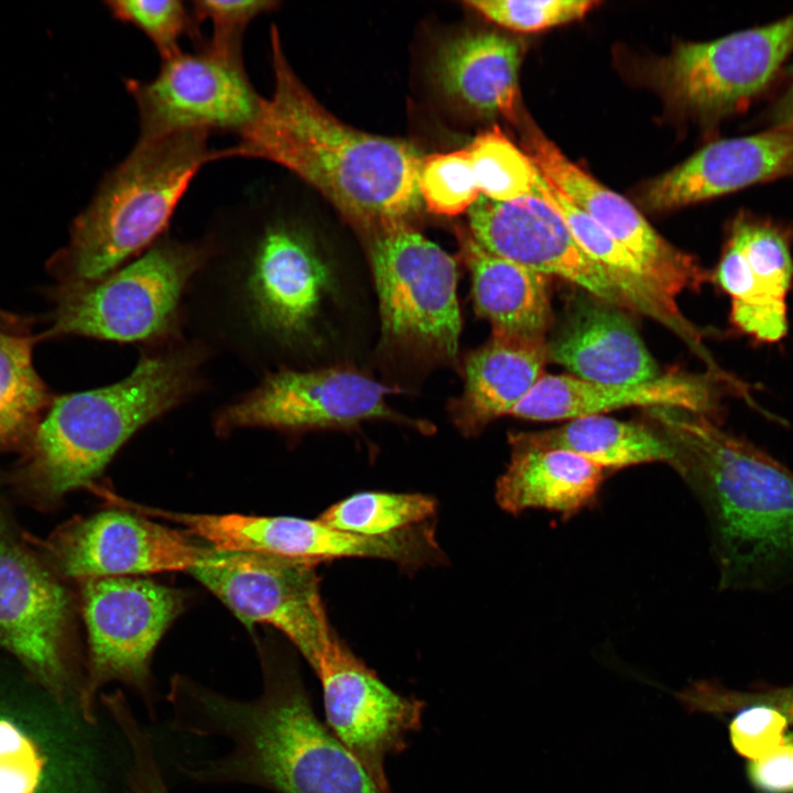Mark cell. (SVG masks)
<instances>
[{
    "label": "cell",
    "mask_w": 793,
    "mask_h": 793,
    "mask_svg": "<svg viewBox=\"0 0 793 793\" xmlns=\"http://www.w3.org/2000/svg\"><path fill=\"white\" fill-rule=\"evenodd\" d=\"M368 235L385 341L432 360L455 359L461 319L454 258L408 222Z\"/></svg>",
    "instance_id": "obj_9"
},
{
    "label": "cell",
    "mask_w": 793,
    "mask_h": 793,
    "mask_svg": "<svg viewBox=\"0 0 793 793\" xmlns=\"http://www.w3.org/2000/svg\"><path fill=\"white\" fill-rule=\"evenodd\" d=\"M520 63L518 42L493 32L467 33L441 47L435 72L443 91L458 105L515 122Z\"/></svg>",
    "instance_id": "obj_27"
},
{
    "label": "cell",
    "mask_w": 793,
    "mask_h": 793,
    "mask_svg": "<svg viewBox=\"0 0 793 793\" xmlns=\"http://www.w3.org/2000/svg\"><path fill=\"white\" fill-rule=\"evenodd\" d=\"M208 133L189 131L138 141L75 218L68 243L52 259L59 285L90 282L133 260L166 232L197 172L224 159Z\"/></svg>",
    "instance_id": "obj_5"
},
{
    "label": "cell",
    "mask_w": 793,
    "mask_h": 793,
    "mask_svg": "<svg viewBox=\"0 0 793 793\" xmlns=\"http://www.w3.org/2000/svg\"><path fill=\"white\" fill-rule=\"evenodd\" d=\"M205 236L208 254L182 307L184 333L261 374L308 337L327 270L300 228L254 207Z\"/></svg>",
    "instance_id": "obj_1"
},
{
    "label": "cell",
    "mask_w": 793,
    "mask_h": 793,
    "mask_svg": "<svg viewBox=\"0 0 793 793\" xmlns=\"http://www.w3.org/2000/svg\"><path fill=\"white\" fill-rule=\"evenodd\" d=\"M650 415L711 515L724 585L759 587L790 567L793 472L710 417L673 408Z\"/></svg>",
    "instance_id": "obj_3"
},
{
    "label": "cell",
    "mask_w": 793,
    "mask_h": 793,
    "mask_svg": "<svg viewBox=\"0 0 793 793\" xmlns=\"http://www.w3.org/2000/svg\"><path fill=\"white\" fill-rule=\"evenodd\" d=\"M456 235L470 272L475 309L490 323L492 334L546 340L550 276L489 252L465 228Z\"/></svg>",
    "instance_id": "obj_26"
},
{
    "label": "cell",
    "mask_w": 793,
    "mask_h": 793,
    "mask_svg": "<svg viewBox=\"0 0 793 793\" xmlns=\"http://www.w3.org/2000/svg\"><path fill=\"white\" fill-rule=\"evenodd\" d=\"M546 348L547 359L586 381L632 384L661 374L624 311L583 290Z\"/></svg>",
    "instance_id": "obj_23"
},
{
    "label": "cell",
    "mask_w": 793,
    "mask_h": 793,
    "mask_svg": "<svg viewBox=\"0 0 793 793\" xmlns=\"http://www.w3.org/2000/svg\"><path fill=\"white\" fill-rule=\"evenodd\" d=\"M748 775L761 793H793V739L750 761Z\"/></svg>",
    "instance_id": "obj_41"
},
{
    "label": "cell",
    "mask_w": 793,
    "mask_h": 793,
    "mask_svg": "<svg viewBox=\"0 0 793 793\" xmlns=\"http://www.w3.org/2000/svg\"><path fill=\"white\" fill-rule=\"evenodd\" d=\"M468 231L489 252L560 276L623 311L647 315L683 339L692 333L675 301L633 283L587 254L561 214L534 188L509 202L480 196L468 209Z\"/></svg>",
    "instance_id": "obj_8"
},
{
    "label": "cell",
    "mask_w": 793,
    "mask_h": 793,
    "mask_svg": "<svg viewBox=\"0 0 793 793\" xmlns=\"http://www.w3.org/2000/svg\"><path fill=\"white\" fill-rule=\"evenodd\" d=\"M510 447L563 449L604 469L643 463H667L678 469L675 446L656 428L605 415H589L541 432L509 435Z\"/></svg>",
    "instance_id": "obj_29"
},
{
    "label": "cell",
    "mask_w": 793,
    "mask_h": 793,
    "mask_svg": "<svg viewBox=\"0 0 793 793\" xmlns=\"http://www.w3.org/2000/svg\"><path fill=\"white\" fill-rule=\"evenodd\" d=\"M523 145L537 172L624 247L663 295L675 301L708 280L693 256L667 242L633 205L575 165L534 126L528 127Z\"/></svg>",
    "instance_id": "obj_17"
},
{
    "label": "cell",
    "mask_w": 793,
    "mask_h": 793,
    "mask_svg": "<svg viewBox=\"0 0 793 793\" xmlns=\"http://www.w3.org/2000/svg\"><path fill=\"white\" fill-rule=\"evenodd\" d=\"M47 400L26 337L0 332V449L32 437Z\"/></svg>",
    "instance_id": "obj_30"
},
{
    "label": "cell",
    "mask_w": 793,
    "mask_h": 793,
    "mask_svg": "<svg viewBox=\"0 0 793 793\" xmlns=\"http://www.w3.org/2000/svg\"><path fill=\"white\" fill-rule=\"evenodd\" d=\"M256 543L263 553L316 563L377 558L416 571L446 561L430 522L383 536H365L332 528L319 519L264 515L256 529Z\"/></svg>",
    "instance_id": "obj_24"
},
{
    "label": "cell",
    "mask_w": 793,
    "mask_h": 793,
    "mask_svg": "<svg viewBox=\"0 0 793 793\" xmlns=\"http://www.w3.org/2000/svg\"><path fill=\"white\" fill-rule=\"evenodd\" d=\"M140 123L138 141L189 131H230L239 135L256 120L263 98L251 85L241 56L226 55L204 42L196 53L162 59L148 82L124 80Z\"/></svg>",
    "instance_id": "obj_12"
},
{
    "label": "cell",
    "mask_w": 793,
    "mask_h": 793,
    "mask_svg": "<svg viewBox=\"0 0 793 793\" xmlns=\"http://www.w3.org/2000/svg\"><path fill=\"white\" fill-rule=\"evenodd\" d=\"M397 391L351 368H280L219 406L211 422L220 436L241 428L301 433L378 419L422 426L390 408L387 399Z\"/></svg>",
    "instance_id": "obj_10"
},
{
    "label": "cell",
    "mask_w": 793,
    "mask_h": 793,
    "mask_svg": "<svg viewBox=\"0 0 793 793\" xmlns=\"http://www.w3.org/2000/svg\"><path fill=\"white\" fill-rule=\"evenodd\" d=\"M63 585L22 550L0 542V647L62 702L73 693Z\"/></svg>",
    "instance_id": "obj_16"
},
{
    "label": "cell",
    "mask_w": 793,
    "mask_h": 793,
    "mask_svg": "<svg viewBox=\"0 0 793 793\" xmlns=\"http://www.w3.org/2000/svg\"><path fill=\"white\" fill-rule=\"evenodd\" d=\"M420 196L434 214L459 215L481 196L468 150L423 156L419 175Z\"/></svg>",
    "instance_id": "obj_34"
},
{
    "label": "cell",
    "mask_w": 793,
    "mask_h": 793,
    "mask_svg": "<svg viewBox=\"0 0 793 793\" xmlns=\"http://www.w3.org/2000/svg\"><path fill=\"white\" fill-rule=\"evenodd\" d=\"M464 3L517 32H534L575 21L599 4L594 0H469Z\"/></svg>",
    "instance_id": "obj_36"
},
{
    "label": "cell",
    "mask_w": 793,
    "mask_h": 793,
    "mask_svg": "<svg viewBox=\"0 0 793 793\" xmlns=\"http://www.w3.org/2000/svg\"><path fill=\"white\" fill-rule=\"evenodd\" d=\"M330 732L389 793L384 761L420 729L424 704L403 696L368 667L334 631L315 669Z\"/></svg>",
    "instance_id": "obj_15"
},
{
    "label": "cell",
    "mask_w": 793,
    "mask_h": 793,
    "mask_svg": "<svg viewBox=\"0 0 793 793\" xmlns=\"http://www.w3.org/2000/svg\"><path fill=\"white\" fill-rule=\"evenodd\" d=\"M274 89L226 157L279 164L319 192L367 233L408 222L421 202L423 156L403 140L355 129L330 113L290 65L275 25L270 30Z\"/></svg>",
    "instance_id": "obj_2"
},
{
    "label": "cell",
    "mask_w": 793,
    "mask_h": 793,
    "mask_svg": "<svg viewBox=\"0 0 793 793\" xmlns=\"http://www.w3.org/2000/svg\"><path fill=\"white\" fill-rule=\"evenodd\" d=\"M606 469L567 450L511 447L496 484V501L512 514L541 508L569 518L590 506Z\"/></svg>",
    "instance_id": "obj_28"
},
{
    "label": "cell",
    "mask_w": 793,
    "mask_h": 793,
    "mask_svg": "<svg viewBox=\"0 0 793 793\" xmlns=\"http://www.w3.org/2000/svg\"><path fill=\"white\" fill-rule=\"evenodd\" d=\"M630 406L673 408L711 419L718 393L713 378L706 374L669 372L632 384L543 374L510 415L530 421H569Z\"/></svg>",
    "instance_id": "obj_22"
},
{
    "label": "cell",
    "mask_w": 793,
    "mask_h": 793,
    "mask_svg": "<svg viewBox=\"0 0 793 793\" xmlns=\"http://www.w3.org/2000/svg\"><path fill=\"white\" fill-rule=\"evenodd\" d=\"M215 355L181 334L140 347L122 379L54 400L32 435L28 484L47 498L88 487L138 431L200 394Z\"/></svg>",
    "instance_id": "obj_4"
},
{
    "label": "cell",
    "mask_w": 793,
    "mask_h": 793,
    "mask_svg": "<svg viewBox=\"0 0 793 793\" xmlns=\"http://www.w3.org/2000/svg\"><path fill=\"white\" fill-rule=\"evenodd\" d=\"M437 501L423 493L363 491L328 507L319 514L325 524L365 536H383L428 522Z\"/></svg>",
    "instance_id": "obj_31"
},
{
    "label": "cell",
    "mask_w": 793,
    "mask_h": 793,
    "mask_svg": "<svg viewBox=\"0 0 793 793\" xmlns=\"http://www.w3.org/2000/svg\"><path fill=\"white\" fill-rule=\"evenodd\" d=\"M534 191L561 214L572 236L587 254L633 283L661 293L652 285L639 261L624 247L572 204L539 172Z\"/></svg>",
    "instance_id": "obj_33"
},
{
    "label": "cell",
    "mask_w": 793,
    "mask_h": 793,
    "mask_svg": "<svg viewBox=\"0 0 793 793\" xmlns=\"http://www.w3.org/2000/svg\"><path fill=\"white\" fill-rule=\"evenodd\" d=\"M775 124L793 134V70L789 84L775 107Z\"/></svg>",
    "instance_id": "obj_42"
},
{
    "label": "cell",
    "mask_w": 793,
    "mask_h": 793,
    "mask_svg": "<svg viewBox=\"0 0 793 793\" xmlns=\"http://www.w3.org/2000/svg\"><path fill=\"white\" fill-rule=\"evenodd\" d=\"M51 714L0 698V793H96L89 748Z\"/></svg>",
    "instance_id": "obj_20"
},
{
    "label": "cell",
    "mask_w": 793,
    "mask_h": 793,
    "mask_svg": "<svg viewBox=\"0 0 793 793\" xmlns=\"http://www.w3.org/2000/svg\"><path fill=\"white\" fill-rule=\"evenodd\" d=\"M681 702L691 710L711 714L729 713L753 705H764L779 710L789 724H793V685L739 692L709 682H697L678 694Z\"/></svg>",
    "instance_id": "obj_38"
},
{
    "label": "cell",
    "mask_w": 793,
    "mask_h": 793,
    "mask_svg": "<svg viewBox=\"0 0 793 793\" xmlns=\"http://www.w3.org/2000/svg\"><path fill=\"white\" fill-rule=\"evenodd\" d=\"M276 6L279 2L271 0L191 2L196 23L207 20L211 23V39L205 44L216 52L233 56H241V40L249 23Z\"/></svg>",
    "instance_id": "obj_37"
},
{
    "label": "cell",
    "mask_w": 793,
    "mask_h": 793,
    "mask_svg": "<svg viewBox=\"0 0 793 793\" xmlns=\"http://www.w3.org/2000/svg\"><path fill=\"white\" fill-rule=\"evenodd\" d=\"M316 562L216 550L189 573L248 627L270 624L315 671L334 630L321 596Z\"/></svg>",
    "instance_id": "obj_11"
},
{
    "label": "cell",
    "mask_w": 793,
    "mask_h": 793,
    "mask_svg": "<svg viewBox=\"0 0 793 793\" xmlns=\"http://www.w3.org/2000/svg\"><path fill=\"white\" fill-rule=\"evenodd\" d=\"M207 254L205 237L184 240L165 233L100 279L59 285L51 333L140 347L184 334L183 301Z\"/></svg>",
    "instance_id": "obj_7"
},
{
    "label": "cell",
    "mask_w": 793,
    "mask_h": 793,
    "mask_svg": "<svg viewBox=\"0 0 793 793\" xmlns=\"http://www.w3.org/2000/svg\"><path fill=\"white\" fill-rule=\"evenodd\" d=\"M123 736L130 752L128 784L132 793H169L149 735L132 726Z\"/></svg>",
    "instance_id": "obj_40"
},
{
    "label": "cell",
    "mask_w": 793,
    "mask_h": 793,
    "mask_svg": "<svg viewBox=\"0 0 793 793\" xmlns=\"http://www.w3.org/2000/svg\"><path fill=\"white\" fill-rule=\"evenodd\" d=\"M111 15L131 24L145 34L156 47L162 59L178 52L180 39L191 35L197 39L192 7L180 0H110L105 3Z\"/></svg>",
    "instance_id": "obj_35"
},
{
    "label": "cell",
    "mask_w": 793,
    "mask_h": 793,
    "mask_svg": "<svg viewBox=\"0 0 793 793\" xmlns=\"http://www.w3.org/2000/svg\"><path fill=\"white\" fill-rule=\"evenodd\" d=\"M789 721L779 710L753 705L740 709L729 724L732 748L750 761L784 743Z\"/></svg>",
    "instance_id": "obj_39"
},
{
    "label": "cell",
    "mask_w": 793,
    "mask_h": 793,
    "mask_svg": "<svg viewBox=\"0 0 793 793\" xmlns=\"http://www.w3.org/2000/svg\"><path fill=\"white\" fill-rule=\"evenodd\" d=\"M793 53V13L714 41L678 45L656 68L669 100L705 118L739 111Z\"/></svg>",
    "instance_id": "obj_14"
},
{
    "label": "cell",
    "mask_w": 793,
    "mask_h": 793,
    "mask_svg": "<svg viewBox=\"0 0 793 793\" xmlns=\"http://www.w3.org/2000/svg\"><path fill=\"white\" fill-rule=\"evenodd\" d=\"M793 173V134L774 126L747 137L724 139L650 181L643 205L664 211Z\"/></svg>",
    "instance_id": "obj_21"
},
{
    "label": "cell",
    "mask_w": 793,
    "mask_h": 793,
    "mask_svg": "<svg viewBox=\"0 0 793 793\" xmlns=\"http://www.w3.org/2000/svg\"><path fill=\"white\" fill-rule=\"evenodd\" d=\"M731 300V324L760 343L787 332L786 297L793 285L792 233L784 226L739 214L714 272Z\"/></svg>",
    "instance_id": "obj_19"
},
{
    "label": "cell",
    "mask_w": 793,
    "mask_h": 793,
    "mask_svg": "<svg viewBox=\"0 0 793 793\" xmlns=\"http://www.w3.org/2000/svg\"><path fill=\"white\" fill-rule=\"evenodd\" d=\"M219 732L231 742L217 761L225 783L276 793H384L316 717L295 666L268 672L257 698L230 703Z\"/></svg>",
    "instance_id": "obj_6"
},
{
    "label": "cell",
    "mask_w": 793,
    "mask_h": 793,
    "mask_svg": "<svg viewBox=\"0 0 793 793\" xmlns=\"http://www.w3.org/2000/svg\"><path fill=\"white\" fill-rule=\"evenodd\" d=\"M466 149L481 196L509 202L533 192L535 166L497 126L479 133Z\"/></svg>",
    "instance_id": "obj_32"
},
{
    "label": "cell",
    "mask_w": 793,
    "mask_h": 793,
    "mask_svg": "<svg viewBox=\"0 0 793 793\" xmlns=\"http://www.w3.org/2000/svg\"><path fill=\"white\" fill-rule=\"evenodd\" d=\"M546 340L493 335L464 362V390L449 405L457 430L476 436L499 416L510 415L540 381Z\"/></svg>",
    "instance_id": "obj_25"
},
{
    "label": "cell",
    "mask_w": 793,
    "mask_h": 793,
    "mask_svg": "<svg viewBox=\"0 0 793 793\" xmlns=\"http://www.w3.org/2000/svg\"><path fill=\"white\" fill-rule=\"evenodd\" d=\"M89 673L82 688L83 717L94 721L98 689L121 682L146 691L155 647L184 608L183 594L152 580L100 577L83 580Z\"/></svg>",
    "instance_id": "obj_13"
},
{
    "label": "cell",
    "mask_w": 793,
    "mask_h": 793,
    "mask_svg": "<svg viewBox=\"0 0 793 793\" xmlns=\"http://www.w3.org/2000/svg\"><path fill=\"white\" fill-rule=\"evenodd\" d=\"M51 550L64 574L82 580L191 571L216 551L186 532L126 510L96 513L63 529Z\"/></svg>",
    "instance_id": "obj_18"
}]
</instances>
